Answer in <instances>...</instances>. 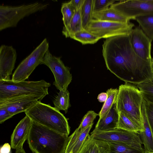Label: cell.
<instances>
[{
	"label": "cell",
	"mask_w": 153,
	"mask_h": 153,
	"mask_svg": "<svg viewBox=\"0 0 153 153\" xmlns=\"http://www.w3.org/2000/svg\"><path fill=\"white\" fill-rule=\"evenodd\" d=\"M151 68L152 69V71L153 74V57L152 58L151 60Z\"/></svg>",
	"instance_id": "39"
},
{
	"label": "cell",
	"mask_w": 153,
	"mask_h": 153,
	"mask_svg": "<svg viewBox=\"0 0 153 153\" xmlns=\"http://www.w3.org/2000/svg\"><path fill=\"white\" fill-rule=\"evenodd\" d=\"M143 129L139 132L145 151L153 152V132L149 123L146 116L145 105L143 100L141 108Z\"/></svg>",
	"instance_id": "17"
},
{
	"label": "cell",
	"mask_w": 153,
	"mask_h": 153,
	"mask_svg": "<svg viewBox=\"0 0 153 153\" xmlns=\"http://www.w3.org/2000/svg\"><path fill=\"white\" fill-rule=\"evenodd\" d=\"M108 97L106 92H102L99 94L97 97V99L100 102H105Z\"/></svg>",
	"instance_id": "37"
},
{
	"label": "cell",
	"mask_w": 153,
	"mask_h": 153,
	"mask_svg": "<svg viewBox=\"0 0 153 153\" xmlns=\"http://www.w3.org/2000/svg\"><path fill=\"white\" fill-rule=\"evenodd\" d=\"M40 64L47 66L53 74L55 81L53 84L59 91L67 90L72 80L70 68L65 66L60 57L53 55L48 50L45 53Z\"/></svg>",
	"instance_id": "9"
},
{
	"label": "cell",
	"mask_w": 153,
	"mask_h": 153,
	"mask_svg": "<svg viewBox=\"0 0 153 153\" xmlns=\"http://www.w3.org/2000/svg\"><path fill=\"white\" fill-rule=\"evenodd\" d=\"M106 142L109 145L110 153H143L145 151L136 149L123 143Z\"/></svg>",
	"instance_id": "30"
},
{
	"label": "cell",
	"mask_w": 153,
	"mask_h": 153,
	"mask_svg": "<svg viewBox=\"0 0 153 153\" xmlns=\"http://www.w3.org/2000/svg\"><path fill=\"white\" fill-rule=\"evenodd\" d=\"M48 3L39 2L18 6H0V30L16 27L25 17L46 9Z\"/></svg>",
	"instance_id": "6"
},
{
	"label": "cell",
	"mask_w": 153,
	"mask_h": 153,
	"mask_svg": "<svg viewBox=\"0 0 153 153\" xmlns=\"http://www.w3.org/2000/svg\"><path fill=\"white\" fill-rule=\"evenodd\" d=\"M116 1L114 0H94L93 13L105 10Z\"/></svg>",
	"instance_id": "32"
},
{
	"label": "cell",
	"mask_w": 153,
	"mask_h": 153,
	"mask_svg": "<svg viewBox=\"0 0 153 153\" xmlns=\"http://www.w3.org/2000/svg\"><path fill=\"white\" fill-rule=\"evenodd\" d=\"M81 8L76 10L67 27H63L62 33L66 38L70 37L71 39L76 33L84 29L81 17Z\"/></svg>",
	"instance_id": "20"
},
{
	"label": "cell",
	"mask_w": 153,
	"mask_h": 153,
	"mask_svg": "<svg viewBox=\"0 0 153 153\" xmlns=\"http://www.w3.org/2000/svg\"><path fill=\"white\" fill-rule=\"evenodd\" d=\"M33 121L27 115L16 125L11 137L10 144L13 149H17L22 147L27 139Z\"/></svg>",
	"instance_id": "15"
},
{
	"label": "cell",
	"mask_w": 153,
	"mask_h": 153,
	"mask_svg": "<svg viewBox=\"0 0 153 153\" xmlns=\"http://www.w3.org/2000/svg\"><path fill=\"white\" fill-rule=\"evenodd\" d=\"M27 140L33 153H65L69 137L33 121Z\"/></svg>",
	"instance_id": "2"
},
{
	"label": "cell",
	"mask_w": 153,
	"mask_h": 153,
	"mask_svg": "<svg viewBox=\"0 0 153 153\" xmlns=\"http://www.w3.org/2000/svg\"><path fill=\"white\" fill-rule=\"evenodd\" d=\"M85 0H72L70 1L76 10L81 8Z\"/></svg>",
	"instance_id": "36"
},
{
	"label": "cell",
	"mask_w": 153,
	"mask_h": 153,
	"mask_svg": "<svg viewBox=\"0 0 153 153\" xmlns=\"http://www.w3.org/2000/svg\"><path fill=\"white\" fill-rule=\"evenodd\" d=\"M145 100L153 103V78L137 85Z\"/></svg>",
	"instance_id": "25"
},
{
	"label": "cell",
	"mask_w": 153,
	"mask_h": 153,
	"mask_svg": "<svg viewBox=\"0 0 153 153\" xmlns=\"http://www.w3.org/2000/svg\"><path fill=\"white\" fill-rule=\"evenodd\" d=\"M51 84L44 80L37 81L14 82L0 80V99L34 95L41 100L48 94Z\"/></svg>",
	"instance_id": "5"
},
{
	"label": "cell",
	"mask_w": 153,
	"mask_h": 153,
	"mask_svg": "<svg viewBox=\"0 0 153 153\" xmlns=\"http://www.w3.org/2000/svg\"><path fill=\"white\" fill-rule=\"evenodd\" d=\"M33 122L68 136L70 127L68 119L55 107L39 100L25 112Z\"/></svg>",
	"instance_id": "3"
},
{
	"label": "cell",
	"mask_w": 153,
	"mask_h": 153,
	"mask_svg": "<svg viewBox=\"0 0 153 153\" xmlns=\"http://www.w3.org/2000/svg\"><path fill=\"white\" fill-rule=\"evenodd\" d=\"M129 35L131 46L135 54L144 60L151 62V40L140 27L133 28Z\"/></svg>",
	"instance_id": "12"
},
{
	"label": "cell",
	"mask_w": 153,
	"mask_h": 153,
	"mask_svg": "<svg viewBox=\"0 0 153 153\" xmlns=\"http://www.w3.org/2000/svg\"><path fill=\"white\" fill-rule=\"evenodd\" d=\"M143 153H153V152H150L145 151Z\"/></svg>",
	"instance_id": "40"
},
{
	"label": "cell",
	"mask_w": 153,
	"mask_h": 153,
	"mask_svg": "<svg viewBox=\"0 0 153 153\" xmlns=\"http://www.w3.org/2000/svg\"><path fill=\"white\" fill-rule=\"evenodd\" d=\"M39 100V97L34 95L0 99V108L6 109L13 116L25 112Z\"/></svg>",
	"instance_id": "13"
},
{
	"label": "cell",
	"mask_w": 153,
	"mask_h": 153,
	"mask_svg": "<svg viewBox=\"0 0 153 153\" xmlns=\"http://www.w3.org/2000/svg\"><path fill=\"white\" fill-rule=\"evenodd\" d=\"M71 39L79 42L83 45L94 44L101 39L84 29L76 33Z\"/></svg>",
	"instance_id": "28"
},
{
	"label": "cell",
	"mask_w": 153,
	"mask_h": 153,
	"mask_svg": "<svg viewBox=\"0 0 153 153\" xmlns=\"http://www.w3.org/2000/svg\"><path fill=\"white\" fill-rule=\"evenodd\" d=\"M129 22L123 23L92 19L84 29L100 39L129 34L134 27Z\"/></svg>",
	"instance_id": "8"
},
{
	"label": "cell",
	"mask_w": 153,
	"mask_h": 153,
	"mask_svg": "<svg viewBox=\"0 0 153 153\" xmlns=\"http://www.w3.org/2000/svg\"><path fill=\"white\" fill-rule=\"evenodd\" d=\"M11 147L9 143H5L1 147L0 153H11Z\"/></svg>",
	"instance_id": "35"
},
{
	"label": "cell",
	"mask_w": 153,
	"mask_h": 153,
	"mask_svg": "<svg viewBox=\"0 0 153 153\" xmlns=\"http://www.w3.org/2000/svg\"><path fill=\"white\" fill-rule=\"evenodd\" d=\"M53 103L54 107L59 111H64L66 114L68 109L71 106L68 90L59 91Z\"/></svg>",
	"instance_id": "22"
},
{
	"label": "cell",
	"mask_w": 153,
	"mask_h": 153,
	"mask_svg": "<svg viewBox=\"0 0 153 153\" xmlns=\"http://www.w3.org/2000/svg\"><path fill=\"white\" fill-rule=\"evenodd\" d=\"M119 118V113L116 102L106 114L98 120L94 129L91 133V134L117 128Z\"/></svg>",
	"instance_id": "16"
},
{
	"label": "cell",
	"mask_w": 153,
	"mask_h": 153,
	"mask_svg": "<svg viewBox=\"0 0 153 153\" xmlns=\"http://www.w3.org/2000/svg\"><path fill=\"white\" fill-rule=\"evenodd\" d=\"M12 116L6 109L0 108V123H3L7 120L12 117Z\"/></svg>",
	"instance_id": "34"
},
{
	"label": "cell",
	"mask_w": 153,
	"mask_h": 153,
	"mask_svg": "<svg viewBox=\"0 0 153 153\" xmlns=\"http://www.w3.org/2000/svg\"><path fill=\"white\" fill-rule=\"evenodd\" d=\"M93 124L88 127L79 135L73 146L72 153H79L90 135L89 133Z\"/></svg>",
	"instance_id": "31"
},
{
	"label": "cell",
	"mask_w": 153,
	"mask_h": 153,
	"mask_svg": "<svg viewBox=\"0 0 153 153\" xmlns=\"http://www.w3.org/2000/svg\"><path fill=\"white\" fill-rule=\"evenodd\" d=\"M48 48V42L45 38L20 63L14 72L11 80L14 82H19L27 79L36 68L41 64Z\"/></svg>",
	"instance_id": "7"
},
{
	"label": "cell",
	"mask_w": 153,
	"mask_h": 153,
	"mask_svg": "<svg viewBox=\"0 0 153 153\" xmlns=\"http://www.w3.org/2000/svg\"><path fill=\"white\" fill-rule=\"evenodd\" d=\"M143 101L147 119L153 132V103L147 102L143 99Z\"/></svg>",
	"instance_id": "33"
},
{
	"label": "cell",
	"mask_w": 153,
	"mask_h": 153,
	"mask_svg": "<svg viewBox=\"0 0 153 153\" xmlns=\"http://www.w3.org/2000/svg\"><path fill=\"white\" fill-rule=\"evenodd\" d=\"M93 111H90L84 115L78 128L69 136L70 140L74 142L79 135L88 127L93 124V121L97 116L99 115Z\"/></svg>",
	"instance_id": "21"
},
{
	"label": "cell",
	"mask_w": 153,
	"mask_h": 153,
	"mask_svg": "<svg viewBox=\"0 0 153 153\" xmlns=\"http://www.w3.org/2000/svg\"><path fill=\"white\" fill-rule=\"evenodd\" d=\"M119 118L117 128L139 133V127L126 114L122 111L119 112Z\"/></svg>",
	"instance_id": "26"
},
{
	"label": "cell",
	"mask_w": 153,
	"mask_h": 153,
	"mask_svg": "<svg viewBox=\"0 0 153 153\" xmlns=\"http://www.w3.org/2000/svg\"><path fill=\"white\" fill-rule=\"evenodd\" d=\"M108 97L104 102L102 107L99 114V118L101 119L109 111L112 105L116 102L117 100L119 89L117 88L108 89L106 92Z\"/></svg>",
	"instance_id": "23"
},
{
	"label": "cell",
	"mask_w": 153,
	"mask_h": 153,
	"mask_svg": "<svg viewBox=\"0 0 153 153\" xmlns=\"http://www.w3.org/2000/svg\"><path fill=\"white\" fill-rule=\"evenodd\" d=\"M102 47L107 69L125 83L137 85L153 78L151 62L135 54L129 34L107 38Z\"/></svg>",
	"instance_id": "1"
},
{
	"label": "cell",
	"mask_w": 153,
	"mask_h": 153,
	"mask_svg": "<svg viewBox=\"0 0 153 153\" xmlns=\"http://www.w3.org/2000/svg\"><path fill=\"white\" fill-rule=\"evenodd\" d=\"M135 20L152 41L153 40V16H146L136 18Z\"/></svg>",
	"instance_id": "24"
},
{
	"label": "cell",
	"mask_w": 153,
	"mask_h": 153,
	"mask_svg": "<svg viewBox=\"0 0 153 153\" xmlns=\"http://www.w3.org/2000/svg\"><path fill=\"white\" fill-rule=\"evenodd\" d=\"M76 10L70 1L62 4L61 12L62 15V20L64 26L67 28Z\"/></svg>",
	"instance_id": "27"
},
{
	"label": "cell",
	"mask_w": 153,
	"mask_h": 153,
	"mask_svg": "<svg viewBox=\"0 0 153 153\" xmlns=\"http://www.w3.org/2000/svg\"><path fill=\"white\" fill-rule=\"evenodd\" d=\"M79 153H110L106 142L94 139L89 135Z\"/></svg>",
	"instance_id": "19"
},
{
	"label": "cell",
	"mask_w": 153,
	"mask_h": 153,
	"mask_svg": "<svg viewBox=\"0 0 153 153\" xmlns=\"http://www.w3.org/2000/svg\"><path fill=\"white\" fill-rule=\"evenodd\" d=\"M16 49L12 46L2 45L0 48V80H10L17 58Z\"/></svg>",
	"instance_id": "14"
},
{
	"label": "cell",
	"mask_w": 153,
	"mask_h": 153,
	"mask_svg": "<svg viewBox=\"0 0 153 153\" xmlns=\"http://www.w3.org/2000/svg\"><path fill=\"white\" fill-rule=\"evenodd\" d=\"M110 7L130 20L138 17L153 16V0H120Z\"/></svg>",
	"instance_id": "10"
},
{
	"label": "cell",
	"mask_w": 153,
	"mask_h": 153,
	"mask_svg": "<svg viewBox=\"0 0 153 153\" xmlns=\"http://www.w3.org/2000/svg\"><path fill=\"white\" fill-rule=\"evenodd\" d=\"M139 133L117 128L112 130L91 134L94 139L105 142L126 144L136 149L145 150Z\"/></svg>",
	"instance_id": "11"
},
{
	"label": "cell",
	"mask_w": 153,
	"mask_h": 153,
	"mask_svg": "<svg viewBox=\"0 0 153 153\" xmlns=\"http://www.w3.org/2000/svg\"><path fill=\"white\" fill-rule=\"evenodd\" d=\"M70 153H72L71 152Z\"/></svg>",
	"instance_id": "41"
},
{
	"label": "cell",
	"mask_w": 153,
	"mask_h": 153,
	"mask_svg": "<svg viewBox=\"0 0 153 153\" xmlns=\"http://www.w3.org/2000/svg\"><path fill=\"white\" fill-rule=\"evenodd\" d=\"M15 153H26L25 151V150L22 147L16 150Z\"/></svg>",
	"instance_id": "38"
},
{
	"label": "cell",
	"mask_w": 153,
	"mask_h": 153,
	"mask_svg": "<svg viewBox=\"0 0 153 153\" xmlns=\"http://www.w3.org/2000/svg\"><path fill=\"white\" fill-rule=\"evenodd\" d=\"M93 19L104 21L127 23L130 20L113 8L109 7L105 10L93 13Z\"/></svg>",
	"instance_id": "18"
},
{
	"label": "cell",
	"mask_w": 153,
	"mask_h": 153,
	"mask_svg": "<svg viewBox=\"0 0 153 153\" xmlns=\"http://www.w3.org/2000/svg\"><path fill=\"white\" fill-rule=\"evenodd\" d=\"M93 1L94 0H85L81 8V15L84 29L93 19L92 17Z\"/></svg>",
	"instance_id": "29"
},
{
	"label": "cell",
	"mask_w": 153,
	"mask_h": 153,
	"mask_svg": "<svg viewBox=\"0 0 153 153\" xmlns=\"http://www.w3.org/2000/svg\"><path fill=\"white\" fill-rule=\"evenodd\" d=\"M118 89L116 102L118 112L124 113L139 127L140 131H142L141 108L143 99L141 92L135 85L129 83L121 85Z\"/></svg>",
	"instance_id": "4"
}]
</instances>
